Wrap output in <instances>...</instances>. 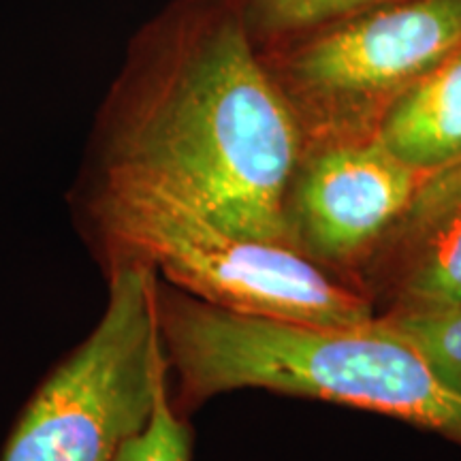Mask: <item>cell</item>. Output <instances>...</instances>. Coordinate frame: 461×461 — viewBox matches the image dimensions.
Here are the masks:
<instances>
[{"label": "cell", "instance_id": "1", "mask_svg": "<svg viewBox=\"0 0 461 461\" xmlns=\"http://www.w3.org/2000/svg\"><path fill=\"white\" fill-rule=\"evenodd\" d=\"M299 120L240 17L180 39L124 86L101 173L165 190L246 238L286 246Z\"/></svg>", "mask_w": 461, "mask_h": 461}, {"label": "cell", "instance_id": "2", "mask_svg": "<svg viewBox=\"0 0 461 461\" xmlns=\"http://www.w3.org/2000/svg\"><path fill=\"white\" fill-rule=\"evenodd\" d=\"M157 319L180 414L227 391L267 389L387 414L461 447V402L376 319L321 327L241 314L160 278Z\"/></svg>", "mask_w": 461, "mask_h": 461}, {"label": "cell", "instance_id": "3", "mask_svg": "<svg viewBox=\"0 0 461 461\" xmlns=\"http://www.w3.org/2000/svg\"><path fill=\"white\" fill-rule=\"evenodd\" d=\"M84 227L103 267L141 263L188 295L233 312L359 327L376 319L359 288L288 246L235 233L165 190L99 176Z\"/></svg>", "mask_w": 461, "mask_h": 461}, {"label": "cell", "instance_id": "4", "mask_svg": "<svg viewBox=\"0 0 461 461\" xmlns=\"http://www.w3.org/2000/svg\"><path fill=\"white\" fill-rule=\"evenodd\" d=\"M107 305L28 402L0 461H113L149 423L169 378L157 319V272L107 265Z\"/></svg>", "mask_w": 461, "mask_h": 461}, {"label": "cell", "instance_id": "5", "mask_svg": "<svg viewBox=\"0 0 461 461\" xmlns=\"http://www.w3.org/2000/svg\"><path fill=\"white\" fill-rule=\"evenodd\" d=\"M319 28L267 67L303 141L374 135L408 86L461 50V0H387Z\"/></svg>", "mask_w": 461, "mask_h": 461}, {"label": "cell", "instance_id": "6", "mask_svg": "<svg viewBox=\"0 0 461 461\" xmlns=\"http://www.w3.org/2000/svg\"><path fill=\"white\" fill-rule=\"evenodd\" d=\"M420 177L376 135L303 141L285 197L286 246L350 285Z\"/></svg>", "mask_w": 461, "mask_h": 461}, {"label": "cell", "instance_id": "7", "mask_svg": "<svg viewBox=\"0 0 461 461\" xmlns=\"http://www.w3.org/2000/svg\"><path fill=\"white\" fill-rule=\"evenodd\" d=\"M350 285L376 316L461 305V160L420 177Z\"/></svg>", "mask_w": 461, "mask_h": 461}, {"label": "cell", "instance_id": "8", "mask_svg": "<svg viewBox=\"0 0 461 461\" xmlns=\"http://www.w3.org/2000/svg\"><path fill=\"white\" fill-rule=\"evenodd\" d=\"M374 135L420 176L461 160V50L408 86Z\"/></svg>", "mask_w": 461, "mask_h": 461}, {"label": "cell", "instance_id": "9", "mask_svg": "<svg viewBox=\"0 0 461 461\" xmlns=\"http://www.w3.org/2000/svg\"><path fill=\"white\" fill-rule=\"evenodd\" d=\"M376 322L412 346L440 387L461 402V305L380 314Z\"/></svg>", "mask_w": 461, "mask_h": 461}, {"label": "cell", "instance_id": "10", "mask_svg": "<svg viewBox=\"0 0 461 461\" xmlns=\"http://www.w3.org/2000/svg\"><path fill=\"white\" fill-rule=\"evenodd\" d=\"M113 461H190V429L173 408L169 378L160 384L146 429L126 442Z\"/></svg>", "mask_w": 461, "mask_h": 461}, {"label": "cell", "instance_id": "11", "mask_svg": "<svg viewBox=\"0 0 461 461\" xmlns=\"http://www.w3.org/2000/svg\"><path fill=\"white\" fill-rule=\"evenodd\" d=\"M380 3L387 0H255L265 24L278 31L319 28Z\"/></svg>", "mask_w": 461, "mask_h": 461}]
</instances>
